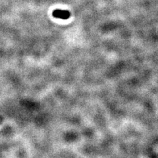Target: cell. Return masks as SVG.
<instances>
[{"instance_id": "1", "label": "cell", "mask_w": 158, "mask_h": 158, "mask_svg": "<svg viewBox=\"0 0 158 158\" xmlns=\"http://www.w3.org/2000/svg\"><path fill=\"white\" fill-rule=\"evenodd\" d=\"M71 13L68 11L61 9H56L53 13V16L56 18L61 19H67L70 17Z\"/></svg>"}]
</instances>
